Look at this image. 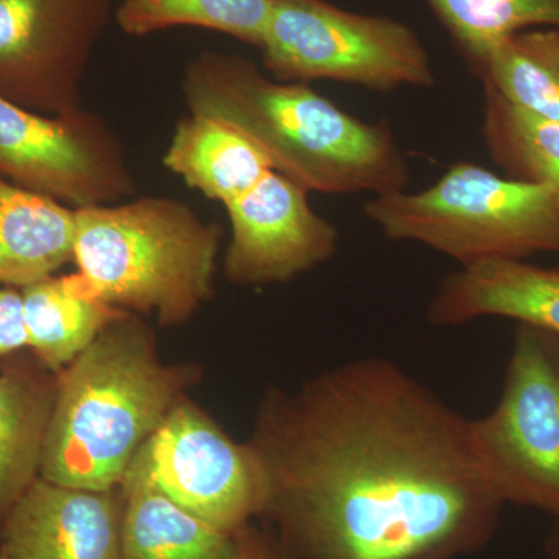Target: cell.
Wrapping results in <instances>:
<instances>
[{"label":"cell","instance_id":"cell-17","mask_svg":"<svg viewBox=\"0 0 559 559\" xmlns=\"http://www.w3.org/2000/svg\"><path fill=\"white\" fill-rule=\"evenodd\" d=\"M75 210L0 176V285H31L73 260Z\"/></svg>","mask_w":559,"mask_h":559},{"label":"cell","instance_id":"cell-13","mask_svg":"<svg viewBox=\"0 0 559 559\" xmlns=\"http://www.w3.org/2000/svg\"><path fill=\"white\" fill-rule=\"evenodd\" d=\"M426 318L436 326L506 318L559 336V267L514 259L465 264L441 280Z\"/></svg>","mask_w":559,"mask_h":559},{"label":"cell","instance_id":"cell-8","mask_svg":"<svg viewBox=\"0 0 559 559\" xmlns=\"http://www.w3.org/2000/svg\"><path fill=\"white\" fill-rule=\"evenodd\" d=\"M180 509L223 532L259 520L266 476L252 444L238 443L189 396L173 407L132 465Z\"/></svg>","mask_w":559,"mask_h":559},{"label":"cell","instance_id":"cell-19","mask_svg":"<svg viewBox=\"0 0 559 559\" xmlns=\"http://www.w3.org/2000/svg\"><path fill=\"white\" fill-rule=\"evenodd\" d=\"M481 138L507 178L559 191V121L528 112L484 84Z\"/></svg>","mask_w":559,"mask_h":559},{"label":"cell","instance_id":"cell-9","mask_svg":"<svg viewBox=\"0 0 559 559\" xmlns=\"http://www.w3.org/2000/svg\"><path fill=\"white\" fill-rule=\"evenodd\" d=\"M0 175L73 210L117 204L135 190L123 145L100 116H38L2 94Z\"/></svg>","mask_w":559,"mask_h":559},{"label":"cell","instance_id":"cell-16","mask_svg":"<svg viewBox=\"0 0 559 559\" xmlns=\"http://www.w3.org/2000/svg\"><path fill=\"white\" fill-rule=\"evenodd\" d=\"M124 498L123 559H237V538L189 513L131 466Z\"/></svg>","mask_w":559,"mask_h":559},{"label":"cell","instance_id":"cell-20","mask_svg":"<svg viewBox=\"0 0 559 559\" xmlns=\"http://www.w3.org/2000/svg\"><path fill=\"white\" fill-rule=\"evenodd\" d=\"M473 75L513 105L559 121V28L503 39Z\"/></svg>","mask_w":559,"mask_h":559},{"label":"cell","instance_id":"cell-6","mask_svg":"<svg viewBox=\"0 0 559 559\" xmlns=\"http://www.w3.org/2000/svg\"><path fill=\"white\" fill-rule=\"evenodd\" d=\"M260 50L267 72L285 83L333 80L378 92L437 83L409 25L326 0H272Z\"/></svg>","mask_w":559,"mask_h":559},{"label":"cell","instance_id":"cell-22","mask_svg":"<svg viewBox=\"0 0 559 559\" xmlns=\"http://www.w3.org/2000/svg\"><path fill=\"white\" fill-rule=\"evenodd\" d=\"M474 72L503 39L549 25L559 28V0H426Z\"/></svg>","mask_w":559,"mask_h":559},{"label":"cell","instance_id":"cell-18","mask_svg":"<svg viewBox=\"0 0 559 559\" xmlns=\"http://www.w3.org/2000/svg\"><path fill=\"white\" fill-rule=\"evenodd\" d=\"M21 296L27 348L57 374L124 312L81 296L64 277L53 275L24 286Z\"/></svg>","mask_w":559,"mask_h":559},{"label":"cell","instance_id":"cell-4","mask_svg":"<svg viewBox=\"0 0 559 559\" xmlns=\"http://www.w3.org/2000/svg\"><path fill=\"white\" fill-rule=\"evenodd\" d=\"M219 226L171 198L75 210L69 288L119 310L182 325L215 296Z\"/></svg>","mask_w":559,"mask_h":559},{"label":"cell","instance_id":"cell-24","mask_svg":"<svg viewBox=\"0 0 559 559\" xmlns=\"http://www.w3.org/2000/svg\"><path fill=\"white\" fill-rule=\"evenodd\" d=\"M237 559H283L270 533L249 524L235 533Z\"/></svg>","mask_w":559,"mask_h":559},{"label":"cell","instance_id":"cell-2","mask_svg":"<svg viewBox=\"0 0 559 559\" xmlns=\"http://www.w3.org/2000/svg\"><path fill=\"white\" fill-rule=\"evenodd\" d=\"M191 114L240 131L275 171L320 193L404 191L411 171L392 131L345 112L304 83L264 75L240 55L204 51L182 80Z\"/></svg>","mask_w":559,"mask_h":559},{"label":"cell","instance_id":"cell-21","mask_svg":"<svg viewBox=\"0 0 559 559\" xmlns=\"http://www.w3.org/2000/svg\"><path fill=\"white\" fill-rule=\"evenodd\" d=\"M271 9L272 0H124L116 21L131 36L189 25L224 33L260 49Z\"/></svg>","mask_w":559,"mask_h":559},{"label":"cell","instance_id":"cell-25","mask_svg":"<svg viewBox=\"0 0 559 559\" xmlns=\"http://www.w3.org/2000/svg\"><path fill=\"white\" fill-rule=\"evenodd\" d=\"M549 551L551 554V557H554L555 559H559V525L558 528L555 530L554 533H551L549 539Z\"/></svg>","mask_w":559,"mask_h":559},{"label":"cell","instance_id":"cell-11","mask_svg":"<svg viewBox=\"0 0 559 559\" xmlns=\"http://www.w3.org/2000/svg\"><path fill=\"white\" fill-rule=\"evenodd\" d=\"M308 191L272 170L226 205L231 235L224 274L231 283H288L336 255L340 231L314 212Z\"/></svg>","mask_w":559,"mask_h":559},{"label":"cell","instance_id":"cell-5","mask_svg":"<svg viewBox=\"0 0 559 559\" xmlns=\"http://www.w3.org/2000/svg\"><path fill=\"white\" fill-rule=\"evenodd\" d=\"M392 241H414L460 266L559 253V191L457 162L429 189L381 194L364 205Z\"/></svg>","mask_w":559,"mask_h":559},{"label":"cell","instance_id":"cell-27","mask_svg":"<svg viewBox=\"0 0 559 559\" xmlns=\"http://www.w3.org/2000/svg\"><path fill=\"white\" fill-rule=\"evenodd\" d=\"M0 559H9L5 557V554H3L2 549H0Z\"/></svg>","mask_w":559,"mask_h":559},{"label":"cell","instance_id":"cell-10","mask_svg":"<svg viewBox=\"0 0 559 559\" xmlns=\"http://www.w3.org/2000/svg\"><path fill=\"white\" fill-rule=\"evenodd\" d=\"M112 0H0V94L51 112L81 109L80 83Z\"/></svg>","mask_w":559,"mask_h":559},{"label":"cell","instance_id":"cell-23","mask_svg":"<svg viewBox=\"0 0 559 559\" xmlns=\"http://www.w3.org/2000/svg\"><path fill=\"white\" fill-rule=\"evenodd\" d=\"M27 348L21 293L0 288V359Z\"/></svg>","mask_w":559,"mask_h":559},{"label":"cell","instance_id":"cell-26","mask_svg":"<svg viewBox=\"0 0 559 559\" xmlns=\"http://www.w3.org/2000/svg\"><path fill=\"white\" fill-rule=\"evenodd\" d=\"M419 559H450V558H443V557H426V558H419Z\"/></svg>","mask_w":559,"mask_h":559},{"label":"cell","instance_id":"cell-1","mask_svg":"<svg viewBox=\"0 0 559 559\" xmlns=\"http://www.w3.org/2000/svg\"><path fill=\"white\" fill-rule=\"evenodd\" d=\"M249 443L266 476L259 520L283 559H454L498 533L506 503L471 419L395 360L267 390Z\"/></svg>","mask_w":559,"mask_h":559},{"label":"cell","instance_id":"cell-3","mask_svg":"<svg viewBox=\"0 0 559 559\" xmlns=\"http://www.w3.org/2000/svg\"><path fill=\"white\" fill-rule=\"evenodd\" d=\"M201 377L198 364H165L153 329L124 311L58 373L39 476L68 487L119 488Z\"/></svg>","mask_w":559,"mask_h":559},{"label":"cell","instance_id":"cell-12","mask_svg":"<svg viewBox=\"0 0 559 559\" xmlns=\"http://www.w3.org/2000/svg\"><path fill=\"white\" fill-rule=\"evenodd\" d=\"M124 498L38 477L0 522L9 559H123Z\"/></svg>","mask_w":559,"mask_h":559},{"label":"cell","instance_id":"cell-7","mask_svg":"<svg viewBox=\"0 0 559 559\" xmlns=\"http://www.w3.org/2000/svg\"><path fill=\"white\" fill-rule=\"evenodd\" d=\"M474 452L502 502L559 520V336L518 323L498 404L471 419Z\"/></svg>","mask_w":559,"mask_h":559},{"label":"cell","instance_id":"cell-15","mask_svg":"<svg viewBox=\"0 0 559 559\" xmlns=\"http://www.w3.org/2000/svg\"><path fill=\"white\" fill-rule=\"evenodd\" d=\"M162 162L190 189L224 205L274 170L266 154L240 131L200 114L179 121Z\"/></svg>","mask_w":559,"mask_h":559},{"label":"cell","instance_id":"cell-14","mask_svg":"<svg viewBox=\"0 0 559 559\" xmlns=\"http://www.w3.org/2000/svg\"><path fill=\"white\" fill-rule=\"evenodd\" d=\"M57 390L31 349L0 359V522L39 477Z\"/></svg>","mask_w":559,"mask_h":559}]
</instances>
